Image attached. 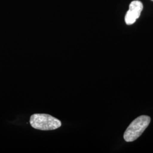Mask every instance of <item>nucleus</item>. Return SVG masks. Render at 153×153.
I'll list each match as a JSON object with an SVG mask.
<instances>
[{"label": "nucleus", "mask_w": 153, "mask_h": 153, "mask_svg": "<svg viewBox=\"0 0 153 153\" xmlns=\"http://www.w3.org/2000/svg\"><path fill=\"white\" fill-rule=\"evenodd\" d=\"M142 9L143 4L142 2L139 1H134L130 4L128 11L137 19L140 16Z\"/></svg>", "instance_id": "obj_3"}, {"label": "nucleus", "mask_w": 153, "mask_h": 153, "mask_svg": "<svg viewBox=\"0 0 153 153\" xmlns=\"http://www.w3.org/2000/svg\"><path fill=\"white\" fill-rule=\"evenodd\" d=\"M150 120L149 116L142 115L133 121L124 134L126 142H132L140 137L147 128Z\"/></svg>", "instance_id": "obj_2"}, {"label": "nucleus", "mask_w": 153, "mask_h": 153, "mask_svg": "<svg viewBox=\"0 0 153 153\" xmlns=\"http://www.w3.org/2000/svg\"><path fill=\"white\" fill-rule=\"evenodd\" d=\"M152 1H153V0H152Z\"/></svg>", "instance_id": "obj_5"}, {"label": "nucleus", "mask_w": 153, "mask_h": 153, "mask_svg": "<svg viewBox=\"0 0 153 153\" xmlns=\"http://www.w3.org/2000/svg\"><path fill=\"white\" fill-rule=\"evenodd\" d=\"M125 21L126 25H131L136 22V19L131 15L129 11H128L125 16Z\"/></svg>", "instance_id": "obj_4"}, {"label": "nucleus", "mask_w": 153, "mask_h": 153, "mask_svg": "<svg viewBox=\"0 0 153 153\" xmlns=\"http://www.w3.org/2000/svg\"><path fill=\"white\" fill-rule=\"evenodd\" d=\"M30 124L33 128L41 131L55 130L62 125L59 119L45 114H35L31 115Z\"/></svg>", "instance_id": "obj_1"}]
</instances>
